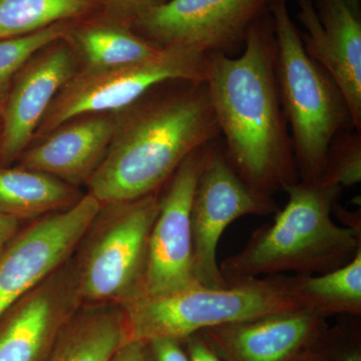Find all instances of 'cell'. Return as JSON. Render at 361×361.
<instances>
[{"label":"cell","instance_id":"cell-1","mask_svg":"<svg viewBox=\"0 0 361 361\" xmlns=\"http://www.w3.org/2000/svg\"><path fill=\"white\" fill-rule=\"evenodd\" d=\"M244 44L238 58L207 54L205 82L228 161L252 189L273 197L299 177L278 90L268 8L249 26Z\"/></svg>","mask_w":361,"mask_h":361},{"label":"cell","instance_id":"cell-2","mask_svg":"<svg viewBox=\"0 0 361 361\" xmlns=\"http://www.w3.org/2000/svg\"><path fill=\"white\" fill-rule=\"evenodd\" d=\"M115 114L110 147L87 185L101 204L159 193L187 157L221 135L206 82H163Z\"/></svg>","mask_w":361,"mask_h":361},{"label":"cell","instance_id":"cell-3","mask_svg":"<svg viewBox=\"0 0 361 361\" xmlns=\"http://www.w3.org/2000/svg\"><path fill=\"white\" fill-rule=\"evenodd\" d=\"M288 202L271 224L221 262L228 283L294 272L319 275L341 268L361 250V234L332 219L342 189L299 180L284 190Z\"/></svg>","mask_w":361,"mask_h":361},{"label":"cell","instance_id":"cell-4","mask_svg":"<svg viewBox=\"0 0 361 361\" xmlns=\"http://www.w3.org/2000/svg\"><path fill=\"white\" fill-rule=\"evenodd\" d=\"M275 42L280 101L291 130L299 180H322L330 142L355 129L345 99L334 78L304 49L287 0L268 4Z\"/></svg>","mask_w":361,"mask_h":361},{"label":"cell","instance_id":"cell-5","mask_svg":"<svg viewBox=\"0 0 361 361\" xmlns=\"http://www.w3.org/2000/svg\"><path fill=\"white\" fill-rule=\"evenodd\" d=\"M130 341L183 339L210 329L301 308L284 274L233 282L221 288L196 285L182 290L135 296L122 304Z\"/></svg>","mask_w":361,"mask_h":361},{"label":"cell","instance_id":"cell-6","mask_svg":"<svg viewBox=\"0 0 361 361\" xmlns=\"http://www.w3.org/2000/svg\"><path fill=\"white\" fill-rule=\"evenodd\" d=\"M159 193L102 204L73 256L82 305L122 304L142 294Z\"/></svg>","mask_w":361,"mask_h":361},{"label":"cell","instance_id":"cell-7","mask_svg":"<svg viewBox=\"0 0 361 361\" xmlns=\"http://www.w3.org/2000/svg\"><path fill=\"white\" fill-rule=\"evenodd\" d=\"M207 54L165 47L153 58L133 65L104 71L78 70L54 97L33 141L77 116L125 110L163 82H205Z\"/></svg>","mask_w":361,"mask_h":361},{"label":"cell","instance_id":"cell-8","mask_svg":"<svg viewBox=\"0 0 361 361\" xmlns=\"http://www.w3.org/2000/svg\"><path fill=\"white\" fill-rule=\"evenodd\" d=\"M278 211L273 197L259 193L240 178L228 161L224 145L217 140L207 144L191 211L197 281L210 288L228 286L217 260L223 233L240 218L272 215Z\"/></svg>","mask_w":361,"mask_h":361},{"label":"cell","instance_id":"cell-9","mask_svg":"<svg viewBox=\"0 0 361 361\" xmlns=\"http://www.w3.org/2000/svg\"><path fill=\"white\" fill-rule=\"evenodd\" d=\"M270 0H166L133 23L132 30L159 49L183 47L224 54L245 42Z\"/></svg>","mask_w":361,"mask_h":361},{"label":"cell","instance_id":"cell-10","mask_svg":"<svg viewBox=\"0 0 361 361\" xmlns=\"http://www.w3.org/2000/svg\"><path fill=\"white\" fill-rule=\"evenodd\" d=\"M101 206L87 193L71 208L21 228L0 255V316L73 257Z\"/></svg>","mask_w":361,"mask_h":361},{"label":"cell","instance_id":"cell-11","mask_svg":"<svg viewBox=\"0 0 361 361\" xmlns=\"http://www.w3.org/2000/svg\"><path fill=\"white\" fill-rule=\"evenodd\" d=\"M206 146L187 157L161 188L163 194L159 193L142 294L157 295L201 285L194 272L191 211Z\"/></svg>","mask_w":361,"mask_h":361},{"label":"cell","instance_id":"cell-12","mask_svg":"<svg viewBox=\"0 0 361 361\" xmlns=\"http://www.w3.org/2000/svg\"><path fill=\"white\" fill-rule=\"evenodd\" d=\"M82 305L71 257L0 316V361H49Z\"/></svg>","mask_w":361,"mask_h":361},{"label":"cell","instance_id":"cell-13","mask_svg":"<svg viewBox=\"0 0 361 361\" xmlns=\"http://www.w3.org/2000/svg\"><path fill=\"white\" fill-rule=\"evenodd\" d=\"M78 70L66 39L37 51L14 78L0 116V167H9L32 144L59 90Z\"/></svg>","mask_w":361,"mask_h":361},{"label":"cell","instance_id":"cell-14","mask_svg":"<svg viewBox=\"0 0 361 361\" xmlns=\"http://www.w3.org/2000/svg\"><path fill=\"white\" fill-rule=\"evenodd\" d=\"M304 49L341 90L356 132H361L360 0H297Z\"/></svg>","mask_w":361,"mask_h":361},{"label":"cell","instance_id":"cell-15","mask_svg":"<svg viewBox=\"0 0 361 361\" xmlns=\"http://www.w3.org/2000/svg\"><path fill=\"white\" fill-rule=\"evenodd\" d=\"M326 326L322 316L298 308L197 334L223 361H291L310 348Z\"/></svg>","mask_w":361,"mask_h":361},{"label":"cell","instance_id":"cell-16","mask_svg":"<svg viewBox=\"0 0 361 361\" xmlns=\"http://www.w3.org/2000/svg\"><path fill=\"white\" fill-rule=\"evenodd\" d=\"M116 114H90L61 123L33 141L20 166L54 176L71 186H87L114 137Z\"/></svg>","mask_w":361,"mask_h":361},{"label":"cell","instance_id":"cell-17","mask_svg":"<svg viewBox=\"0 0 361 361\" xmlns=\"http://www.w3.org/2000/svg\"><path fill=\"white\" fill-rule=\"evenodd\" d=\"M77 56L78 70H111L147 61L161 49L149 44L130 26L104 13L71 23L65 37Z\"/></svg>","mask_w":361,"mask_h":361},{"label":"cell","instance_id":"cell-18","mask_svg":"<svg viewBox=\"0 0 361 361\" xmlns=\"http://www.w3.org/2000/svg\"><path fill=\"white\" fill-rule=\"evenodd\" d=\"M128 341L127 323L118 304H87L66 325L49 361H110Z\"/></svg>","mask_w":361,"mask_h":361},{"label":"cell","instance_id":"cell-19","mask_svg":"<svg viewBox=\"0 0 361 361\" xmlns=\"http://www.w3.org/2000/svg\"><path fill=\"white\" fill-rule=\"evenodd\" d=\"M84 195L80 189L39 171L0 167V214L35 220L66 210Z\"/></svg>","mask_w":361,"mask_h":361},{"label":"cell","instance_id":"cell-20","mask_svg":"<svg viewBox=\"0 0 361 361\" xmlns=\"http://www.w3.org/2000/svg\"><path fill=\"white\" fill-rule=\"evenodd\" d=\"M285 286L303 310L326 318L361 314V250L348 264L319 275H284Z\"/></svg>","mask_w":361,"mask_h":361},{"label":"cell","instance_id":"cell-21","mask_svg":"<svg viewBox=\"0 0 361 361\" xmlns=\"http://www.w3.org/2000/svg\"><path fill=\"white\" fill-rule=\"evenodd\" d=\"M104 0H0V39L104 13Z\"/></svg>","mask_w":361,"mask_h":361},{"label":"cell","instance_id":"cell-22","mask_svg":"<svg viewBox=\"0 0 361 361\" xmlns=\"http://www.w3.org/2000/svg\"><path fill=\"white\" fill-rule=\"evenodd\" d=\"M71 23H58L23 37L0 39V104L7 94L18 71L30 59L47 45L65 39Z\"/></svg>","mask_w":361,"mask_h":361},{"label":"cell","instance_id":"cell-23","mask_svg":"<svg viewBox=\"0 0 361 361\" xmlns=\"http://www.w3.org/2000/svg\"><path fill=\"white\" fill-rule=\"evenodd\" d=\"M360 133L342 130L330 142L320 182L343 189L360 184Z\"/></svg>","mask_w":361,"mask_h":361},{"label":"cell","instance_id":"cell-24","mask_svg":"<svg viewBox=\"0 0 361 361\" xmlns=\"http://www.w3.org/2000/svg\"><path fill=\"white\" fill-rule=\"evenodd\" d=\"M311 348L329 361H361L360 338L343 326L325 327Z\"/></svg>","mask_w":361,"mask_h":361},{"label":"cell","instance_id":"cell-25","mask_svg":"<svg viewBox=\"0 0 361 361\" xmlns=\"http://www.w3.org/2000/svg\"><path fill=\"white\" fill-rule=\"evenodd\" d=\"M164 1L166 0H104V14L111 20L132 26L142 13Z\"/></svg>","mask_w":361,"mask_h":361},{"label":"cell","instance_id":"cell-26","mask_svg":"<svg viewBox=\"0 0 361 361\" xmlns=\"http://www.w3.org/2000/svg\"><path fill=\"white\" fill-rule=\"evenodd\" d=\"M144 343L147 361H190L179 339L159 337Z\"/></svg>","mask_w":361,"mask_h":361},{"label":"cell","instance_id":"cell-27","mask_svg":"<svg viewBox=\"0 0 361 361\" xmlns=\"http://www.w3.org/2000/svg\"><path fill=\"white\" fill-rule=\"evenodd\" d=\"M180 341L190 361H223L199 334H192Z\"/></svg>","mask_w":361,"mask_h":361},{"label":"cell","instance_id":"cell-28","mask_svg":"<svg viewBox=\"0 0 361 361\" xmlns=\"http://www.w3.org/2000/svg\"><path fill=\"white\" fill-rule=\"evenodd\" d=\"M23 221L0 214V255L20 231Z\"/></svg>","mask_w":361,"mask_h":361},{"label":"cell","instance_id":"cell-29","mask_svg":"<svg viewBox=\"0 0 361 361\" xmlns=\"http://www.w3.org/2000/svg\"><path fill=\"white\" fill-rule=\"evenodd\" d=\"M110 361H147L144 342L128 341L116 351Z\"/></svg>","mask_w":361,"mask_h":361},{"label":"cell","instance_id":"cell-30","mask_svg":"<svg viewBox=\"0 0 361 361\" xmlns=\"http://www.w3.org/2000/svg\"><path fill=\"white\" fill-rule=\"evenodd\" d=\"M332 213L336 214L343 226L349 228V229H353L358 234H361L360 210H358V212H350V211L345 210V209L338 206V204H336Z\"/></svg>","mask_w":361,"mask_h":361},{"label":"cell","instance_id":"cell-31","mask_svg":"<svg viewBox=\"0 0 361 361\" xmlns=\"http://www.w3.org/2000/svg\"><path fill=\"white\" fill-rule=\"evenodd\" d=\"M291 361H329L314 348H308L298 353Z\"/></svg>","mask_w":361,"mask_h":361},{"label":"cell","instance_id":"cell-32","mask_svg":"<svg viewBox=\"0 0 361 361\" xmlns=\"http://www.w3.org/2000/svg\"><path fill=\"white\" fill-rule=\"evenodd\" d=\"M1 108H2V106H1V104H0V116H1Z\"/></svg>","mask_w":361,"mask_h":361},{"label":"cell","instance_id":"cell-33","mask_svg":"<svg viewBox=\"0 0 361 361\" xmlns=\"http://www.w3.org/2000/svg\"><path fill=\"white\" fill-rule=\"evenodd\" d=\"M0 133H1V129H0Z\"/></svg>","mask_w":361,"mask_h":361}]
</instances>
